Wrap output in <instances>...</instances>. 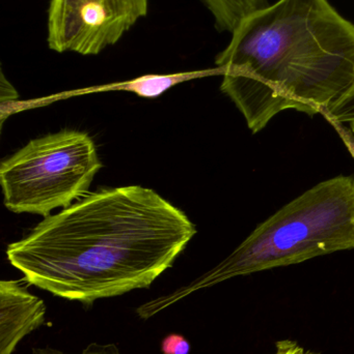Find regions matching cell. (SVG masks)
I'll use <instances>...</instances> for the list:
<instances>
[{"label": "cell", "instance_id": "cell-7", "mask_svg": "<svg viewBox=\"0 0 354 354\" xmlns=\"http://www.w3.org/2000/svg\"><path fill=\"white\" fill-rule=\"evenodd\" d=\"M209 74L222 75V71L216 68L214 71H205V72L179 73L170 75H147L139 77L134 80L128 82L118 83V84L107 85L101 87L99 91H131L141 97L153 99L159 97L175 85L180 84L185 81L193 80L199 77Z\"/></svg>", "mask_w": 354, "mask_h": 354}, {"label": "cell", "instance_id": "cell-12", "mask_svg": "<svg viewBox=\"0 0 354 354\" xmlns=\"http://www.w3.org/2000/svg\"><path fill=\"white\" fill-rule=\"evenodd\" d=\"M42 354H64V353H42ZM80 354H120V353H116V351H106V349H104V351H85V353H80Z\"/></svg>", "mask_w": 354, "mask_h": 354}, {"label": "cell", "instance_id": "cell-13", "mask_svg": "<svg viewBox=\"0 0 354 354\" xmlns=\"http://www.w3.org/2000/svg\"><path fill=\"white\" fill-rule=\"evenodd\" d=\"M351 132H353V134L354 135V122H353V124H351Z\"/></svg>", "mask_w": 354, "mask_h": 354}, {"label": "cell", "instance_id": "cell-1", "mask_svg": "<svg viewBox=\"0 0 354 354\" xmlns=\"http://www.w3.org/2000/svg\"><path fill=\"white\" fill-rule=\"evenodd\" d=\"M195 233L186 214L154 189L126 185L46 216L6 256L28 284L93 305L151 286Z\"/></svg>", "mask_w": 354, "mask_h": 354}, {"label": "cell", "instance_id": "cell-3", "mask_svg": "<svg viewBox=\"0 0 354 354\" xmlns=\"http://www.w3.org/2000/svg\"><path fill=\"white\" fill-rule=\"evenodd\" d=\"M354 249V176L314 185L264 221L232 254L186 286L139 306L143 320L202 289L236 277Z\"/></svg>", "mask_w": 354, "mask_h": 354}, {"label": "cell", "instance_id": "cell-2", "mask_svg": "<svg viewBox=\"0 0 354 354\" xmlns=\"http://www.w3.org/2000/svg\"><path fill=\"white\" fill-rule=\"evenodd\" d=\"M215 64L253 134L287 110L324 115L354 91V24L328 0H278L237 27Z\"/></svg>", "mask_w": 354, "mask_h": 354}, {"label": "cell", "instance_id": "cell-10", "mask_svg": "<svg viewBox=\"0 0 354 354\" xmlns=\"http://www.w3.org/2000/svg\"><path fill=\"white\" fill-rule=\"evenodd\" d=\"M191 349V344L182 335H168L161 343V351L163 354H189Z\"/></svg>", "mask_w": 354, "mask_h": 354}, {"label": "cell", "instance_id": "cell-8", "mask_svg": "<svg viewBox=\"0 0 354 354\" xmlns=\"http://www.w3.org/2000/svg\"><path fill=\"white\" fill-rule=\"evenodd\" d=\"M211 12L215 28L233 33L237 27L258 10L268 8V0H202Z\"/></svg>", "mask_w": 354, "mask_h": 354}, {"label": "cell", "instance_id": "cell-4", "mask_svg": "<svg viewBox=\"0 0 354 354\" xmlns=\"http://www.w3.org/2000/svg\"><path fill=\"white\" fill-rule=\"evenodd\" d=\"M102 166L87 133L62 130L33 139L0 165L4 205L46 218L85 197Z\"/></svg>", "mask_w": 354, "mask_h": 354}, {"label": "cell", "instance_id": "cell-5", "mask_svg": "<svg viewBox=\"0 0 354 354\" xmlns=\"http://www.w3.org/2000/svg\"><path fill=\"white\" fill-rule=\"evenodd\" d=\"M150 0H50L47 44L57 53L98 55L149 12Z\"/></svg>", "mask_w": 354, "mask_h": 354}, {"label": "cell", "instance_id": "cell-11", "mask_svg": "<svg viewBox=\"0 0 354 354\" xmlns=\"http://www.w3.org/2000/svg\"><path fill=\"white\" fill-rule=\"evenodd\" d=\"M274 354H318L308 351L305 347L292 340H282L276 343Z\"/></svg>", "mask_w": 354, "mask_h": 354}, {"label": "cell", "instance_id": "cell-6", "mask_svg": "<svg viewBox=\"0 0 354 354\" xmlns=\"http://www.w3.org/2000/svg\"><path fill=\"white\" fill-rule=\"evenodd\" d=\"M46 306L20 282H0V354H12L19 343L43 326Z\"/></svg>", "mask_w": 354, "mask_h": 354}, {"label": "cell", "instance_id": "cell-9", "mask_svg": "<svg viewBox=\"0 0 354 354\" xmlns=\"http://www.w3.org/2000/svg\"><path fill=\"white\" fill-rule=\"evenodd\" d=\"M333 124H353L354 122V91L346 99L324 114Z\"/></svg>", "mask_w": 354, "mask_h": 354}]
</instances>
